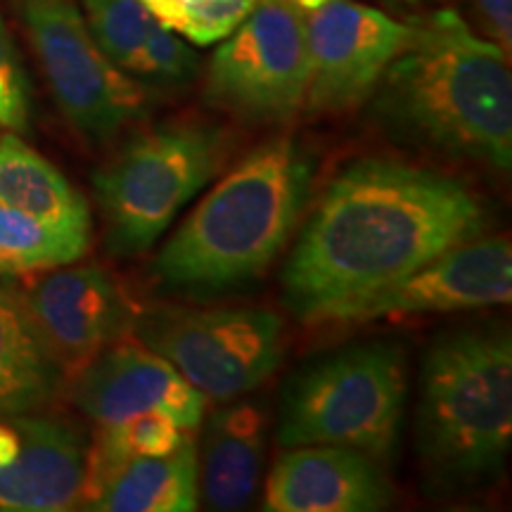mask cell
<instances>
[{
  "mask_svg": "<svg viewBox=\"0 0 512 512\" xmlns=\"http://www.w3.org/2000/svg\"><path fill=\"white\" fill-rule=\"evenodd\" d=\"M484 209L458 178L392 159L339 174L283 271L285 304L304 323H354L377 294L444 249L475 238Z\"/></svg>",
  "mask_w": 512,
  "mask_h": 512,
  "instance_id": "6da1fadb",
  "label": "cell"
},
{
  "mask_svg": "<svg viewBox=\"0 0 512 512\" xmlns=\"http://www.w3.org/2000/svg\"><path fill=\"white\" fill-rule=\"evenodd\" d=\"M408 27L406 46L370 95L377 124L406 145L508 171V53L479 36L456 10L415 17Z\"/></svg>",
  "mask_w": 512,
  "mask_h": 512,
  "instance_id": "7a4b0ae2",
  "label": "cell"
},
{
  "mask_svg": "<svg viewBox=\"0 0 512 512\" xmlns=\"http://www.w3.org/2000/svg\"><path fill=\"white\" fill-rule=\"evenodd\" d=\"M309 183L311 162L292 138L259 145L162 247L157 280L171 290L219 292L264 275L290 240Z\"/></svg>",
  "mask_w": 512,
  "mask_h": 512,
  "instance_id": "3957f363",
  "label": "cell"
},
{
  "mask_svg": "<svg viewBox=\"0 0 512 512\" xmlns=\"http://www.w3.org/2000/svg\"><path fill=\"white\" fill-rule=\"evenodd\" d=\"M512 444V339L463 330L427 351L420 377L418 451L437 482L475 484L501 472Z\"/></svg>",
  "mask_w": 512,
  "mask_h": 512,
  "instance_id": "277c9868",
  "label": "cell"
},
{
  "mask_svg": "<svg viewBox=\"0 0 512 512\" xmlns=\"http://www.w3.org/2000/svg\"><path fill=\"white\" fill-rule=\"evenodd\" d=\"M226 147L219 128L202 124H166L128 138L93 176L107 247L119 256L147 252L219 174Z\"/></svg>",
  "mask_w": 512,
  "mask_h": 512,
  "instance_id": "5b68a950",
  "label": "cell"
},
{
  "mask_svg": "<svg viewBox=\"0 0 512 512\" xmlns=\"http://www.w3.org/2000/svg\"><path fill=\"white\" fill-rule=\"evenodd\" d=\"M406 363L389 344H363L306 368L280 411V446H347L387 458L406 408Z\"/></svg>",
  "mask_w": 512,
  "mask_h": 512,
  "instance_id": "8992f818",
  "label": "cell"
},
{
  "mask_svg": "<svg viewBox=\"0 0 512 512\" xmlns=\"http://www.w3.org/2000/svg\"><path fill=\"white\" fill-rule=\"evenodd\" d=\"M31 48L64 121L105 145L152 107V91L102 53L76 0H19Z\"/></svg>",
  "mask_w": 512,
  "mask_h": 512,
  "instance_id": "52a82bcc",
  "label": "cell"
},
{
  "mask_svg": "<svg viewBox=\"0 0 512 512\" xmlns=\"http://www.w3.org/2000/svg\"><path fill=\"white\" fill-rule=\"evenodd\" d=\"M309 86L306 12L290 0H256L211 57L204 98L242 124H287Z\"/></svg>",
  "mask_w": 512,
  "mask_h": 512,
  "instance_id": "ba28073f",
  "label": "cell"
},
{
  "mask_svg": "<svg viewBox=\"0 0 512 512\" xmlns=\"http://www.w3.org/2000/svg\"><path fill=\"white\" fill-rule=\"evenodd\" d=\"M133 332L214 401L252 392L283 361V320L266 309H155Z\"/></svg>",
  "mask_w": 512,
  "mask_h": 512,
  "instance_id": "9c48e42d",
  "label": "cell"
},
{
  "mask_svg": "<svg viewBox=\"0 0 512 512\" xmlns=\"http://www.w3.org/2000/svg\"><path fill=\"white\" fill-rule=\"evenodd\" d=\"M408 34V22L354 0H330L306 12V114L335 117L370 100L384 69L406 46Z\"/></svg>",
  "mask_w": 512,
  "mask_h": 512,
  "instance_id": "30bf717a",
  "label": "cell"
},
{
  "mask_svg": "<svg viewBox=\"0 0 512 512\" xmlns=\"http://www.w3.org/2000/svg\"><path fill=\"white\" fill-rule=\"evenodd\" d=\"M17 292L64 380L136 328V306L117 278L98 264L36 273Z\"/></svg>",
  "mask_w": 512,
  "mask_h": 512,
  "instance_id": "8fae6325",
  "label": "cell"
},
{
  "mask_svg": "<svg viewBox=\"0 0 512 512\" xmlns=\"http://www.w3.org/2000/svg\"><path fill=\"white\" fill-rule=\"evenodd\" d=\"M67 382L76 411L98 427L159 411L174 418L183 430L195 432L207 408V396L197 392L166 358L128 337L102 349Z\"/></svg>",
  "mask_w": 512,
  "mask_h": 512,
  "instance_id": "7c38bea8",
  "label": "cell"
},
{
  "mask_svg": "<svg viewBox=\"0 0 512 512\" xmlns=\"http://www.w3.org/2000/svg\"><path fill=\"white\" fill-rule=\"evenodd\" d=\"M86 451L72 422L43 413L0 415V510L81 508Z\"/></svg>",
  "mask_w": 512,
  "mask_h": 512,
  "instance_id": "4fadbf2b",
  "label": "cell"
},
{
  "mask_svg": "<svg viewBox=\"0 0 512 512\" xmlns=\"http://www.w3.org/2000/svg\"><path fill=\"white\" fill-rule=\"evenodd\" d=\"M510 297V240L470 238L444 249L401 283L377 294L354 320L486 309L508 304Z\"/></svg>",
  "mask_w": 512,
  "mask_h": 512,
  "instance_id": "5bb4252c",
  "label": "cell"
},
{
  "mask_svg": "<svg viewBox=\"0 0 512 512\" xmlns=\"http://www.w3.org/2000/svg\"><path fill=\"white\" fill-rule=\"evenodd\" d=\"M392 484L368 453L347 446H294L271 467V512H375L392 505Z\"/></svg>",
  "mask_w": 512,
  "mask_h": 512,
  "instance_id": "9a60e30c",
  "label": "cell"
},
{
  "mask_svg": "<svg viewBox=\"0 0 512 512\" xmlns=\"http://www.w3.org/2000/svg\"><path fill=\"white\" fill-rule=\"evenodd\" d=\"M81 8L102 53L147 86H181L200 72L195 50L140 0H81Z\"/></svg>",
  "mask_w": 512,
  "mask_h": 512,
  "instance_id": "2e32d148",
  "label": "cell"
},
{
  "mask_svg": "<svg viewBox=\"0 0 512 512\" xmlns=\"http://www.w3.org/2000/svg\"><path fill=\"white\" fill-rule=\"evenodd\" d=\"M268 415L256 401H238L211 413L204 427L200 489L211 510L233 512L252 503L266 453Z\"/></svg>",
  "mask_w": 512,
  "mask_h": 512,
  "instance_id": "e0dca14e",
  "label": "cell"
},
{
  "mask_svg": "<svg viewBox=\"0 0 512 512\" xmlns=\"http://www.w3.org/2000/svg\"><path fill=\"white\" fill-rule=\"evenodd\" d=\"M0 204L50 228L91 235V209L72 181L17 133L0 138Z\"/></svg>",
  "mask_w": 512,
  "mask_h": 512,
  "instance_id": "ac0fdd59",
  "label": "cell"
},
{
  "mask_svg": "<svg viewBox=\"0 0 512 512\" xmlns=\"http://www.w3.org/2000/svg\"><path fill=\"white\" fill-rule=\"evenodd\" d=\"M64 375L38 339L15 285H0V415L41 413Z\"/></svg>",
  "mask_w": 512,
  "mask_h": 512,
  "instance_id": "d6986e66",
  "label": "cell"
},
{
  "mask_svg": "<svg viewBox=\"0 0 512 512\" xmlns=\"http://www.w3.org/2000/svg\"><path fill=\"white\" fill-rule=\"evenodd\" d=\"M200 501V460L195 439L164 456L133 458L86 503L98 512H190Z\"/></svg>",
  "mask_w": 512,
  "mask_h": 512,
  "instance_id": "ffe728a7",
  "label": "cell"
},
{
  "mask_svg": "<svg viewBox=\"0 0 512 512\" xmlns=\"http://www.w3.org/2000/svg\"><path fill=\"white\" fill-rule=\"evenodd\" d=\"M174 418L166 413L147 411L117 425L98 427L86 451V475H83L81 508L91 503L100 489L110 482V477L119 467H124L133 458L164 456L183 444L188 437Z\"/></svg>",
  "mask_w": 512,
  "mask_h": 512,
  "instance_id": "44dd1931",
  "label": "cell"
},
{
  "mask_svg": "<svg viewBox=\"0 0 512 512\" xmlns=\"http://www.w3.org/2000/svg\"><path fill=\"white\" fill-rule=\"evenodd\" d=\"M91 245V235L50 228L22 211L0 204V278H27L74 264Z\"/></svg>",
  "mask_w": 512,
  "mask_h": 512,
  "instance_id": "7402d4cb",
  "label": "cell"
},
{
  "mask_svg": "<svg viewBox=\"0 0 512 512\" xmlns=\"http://www.w3.org/2000/svg\"><path fill=\"white\" fill-rule=\"evenodd\" d=\"M254 5L256 0H204L190 15L181 36L192 46H214L245 22Z\"/></svg>",
  "mask_w": 512,
  "mask_h": 512,
  "instance_id": "603a6c76",
  "label": "cell"
},
{
  "mask_svg": "<svg viewBox=\"0 0 512 512\" xmlns=\"http://www.w3.org/2000/svg\"><path fill=\"white\" fill-rule=\"evenodd\" d=\"M0 126L17 133L29 128L27 79L22 69L0 67Z\"/></svg>",
  "mask_w": 512,
  "mask_h": 512,
  "instance_id": "cb8c5ba5",
  "label": "cell"
},
{
  "mask_svg": "<svg viewBox=\"0 0 512 512\" xmlns=\"http://www.w3.org/2000/svg\"><path fill=\"white\" fill-rule=\"evenodd\" d=\"M475 31L486 41L496 43L503 53L512 48V0H472Z\"/></svg>",
  "mask_w": 512,
  "mask_h": 512,
  "instance_id": "d4e9b609",
  "label": "cell"
},
{
  "mask_svg": "<svg viewBox=\"0 0 512 512\" xmlns=\"http://www.w3.org/2000/svg\"><path fill=\"white\" fill-rule=\"evenodd\" d=\"M0 67L5 69H22L19 64V55L15 48V41H12L8 27H5V19L0 17Z\"/></svg>",
  "mask_w": 512,
  "mask_h": 512,
  "instance_id": "484cf974",
  "label": "cell"
},
{
  "mask_svg": "<svg viewBox=\"0 0 512 512\" xmlns=\"http://www.w3.org/2000/svg\"><path fill=\"white\" fill-rule=\"evenodd\" d=\"M292 5H297L299 10H304V12H311V10H318L320 5H325V3H330V0H290Z\"/></svg>",
  "mask_w": 512,
  "mask_h": 512,
  "instance_id": "4316f807",
  "label": "cell"
}]
</instances>
